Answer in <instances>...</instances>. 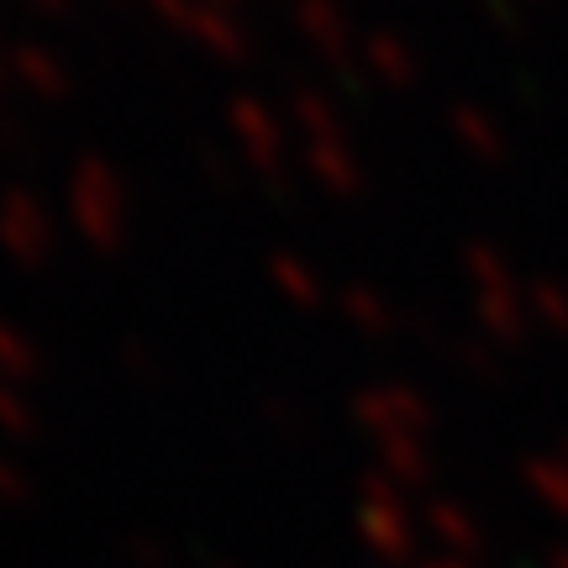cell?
<instances>
[{
    "mask_svg": "<svg viewBox=\"0 0 568 568\" xmlns=\"http://www.w3.org/2000/svg\"><path fill=\"white\" fill-rule=\"evenodd\" d=\"M38 368H42V358H38V347H32V337L0 322V389H27L38 379Z\"/></svg>",
    "mask_w": 568,
    "mask_h": 568,
    "instance_id": "obj_4",
    "label": "cell"
},
{
    "mask_svg": "<svg viewBox=\"0 0 568 568\" xmlns=\"http://www.w3.org/2000/svg\"><path fill=\"white\" fill-rule=\"evenodd\" d=\"M6 74H11V53H0V84H6Z\"/></svg>",
    "mask_w": 568,
    "mask_h": 568,
    "instance_id": "obj_8",
    "label": "cell"
},
{
    "mask_svg": "<svg viewBox=\"0 0 568 568\" xmlns=\"http://www.w3.org/2000/svg\"><path fill=\"white\" fill-rule=\"evenodd\" d=\"M0 426L6 432H32V406L21 400V389H0Z\"/></svg>",
    "mask_w": 568,
    "mask_h": 568,
    "instance_id": "obj_5",
    "label": "cell"
},
{
    "mask_svg": "<svg viewBox=\"0 0 568 568\" xmlns=\"http://www.w3.org/2000/svg\"><path fill=\"white\" fill-rule=\"evenodd\" d=\"M27 500V479H21V464H6L0 458V506H21Z\"/></svg>",
    "mask_w": 568,
    "mask_h": 568,
    "instance_id": "obj_6",
    "label": "cell"
},
{
    "mask_svg": "<svg viewBox=\"0 0 568 568\" xmlns=\"http://www.w3.org/2000/svg\"><path fill=\"white\" fill-rule=\"evenodd\" d=\"M126 190L116 180V169L101 159H80V169L69 174V222L95 253H116L126 237Z\"/></svg>",
    "mask_w": 568,
    "mask_h": 568,
    "instance_id": "obj_1",
    "label": "cell"
},
{
    "mask_svg": "<svg viewBox=\"0 0 568 568\" xmlns=\"http://www.w3.org/2000/svg\"><path fill=\"white\" fill-rule=\"evenodd\" d=\"M11 74H17L32 95H42V101H59L63 90H69V69H63L48 48H32V42L11 48Z\"/></svg>",
    "mask_w": 568,
    "mask_h": 568,
    "instance_id": "obj_3",
    "label": "cell"
},
{
    "mask_svg": "<svg viewBox=\"0 0 568 568\" xmlns=\"http://www.w3.org/2000/svg\"><path fill=\"white\" fill-rule=\"evenodd\" d=\"M32 6H38V11H63L69 0H32Z\"/></svg>",
    "mask_w": 568,
    "mask_h": 568,
    "instance_id": "obj_7",
    "label": "cell"
},
{
    "mask_svg": "<svg viewBox=\"0 0 568 568\" xmlns=\"http://www.w3.org/2000/svg\"><path fill=\"white\" fill-rule=\"evenodd\" d=\"M0 247L27 268L53 253V216L42 211L38 195H6L0 201Z\"/></svg>",
    "mask_w": 568,
    "mask_h": 568,
    "instance_id": "obj_2",
    "label": "cell"
}]
</instances>
